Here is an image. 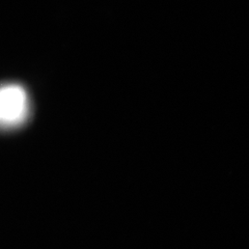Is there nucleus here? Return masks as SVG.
Returning <instances> with one entry per match:
<instances>
[{"instance_id": "obj_1", "label": "nucleus", "mask_w": 249, "mask_h": 249, "mask_svg": "<svg viewBox=\"0 0 249 249\" xmlns=\"http://www.w3.org/2000/svg\"><path fill=\"white\" fill-rule=\"evenodd\" d=\"M29 111L25 89L17 83L0 85V127L13 128L24 123Z\"/></svg>"}]
</instances>
